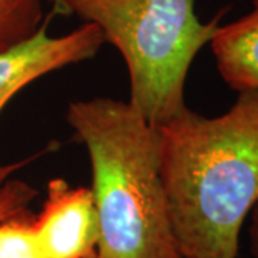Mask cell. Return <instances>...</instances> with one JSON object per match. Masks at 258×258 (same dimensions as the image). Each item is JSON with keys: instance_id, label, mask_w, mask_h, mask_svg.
Segmentation results:
<instances>
[{"instance_id": "cell-7", "label": "cell", "mask_w": 258, "mask_h": 258, "mask_svg": "<svg viewBox=\"0 0 258 258\" xmlns=\"http://www.w3.org/2000/svg\"><path fill=\"white\" fill-rule=\"evenodd\" d=\"M43 0H0V52L26 42L40 29Z\"/></svg>"}, {"instance_id": "cell-3", "label": "cell", "mask_w": 258, "mask_h": 258, "mask_svg": "<svg viewBox=\"0 0 258 258\" xmlns=\"http://www.w3.org/2000/svg\"><path fill=\"white\" fill-rule=\"evenodd\" d=\"M55 12L98 26L119 50L129 75L128 102L152 126L188 108L189 68L225 13L203 23L194 0H55Z\"/></svg>"}, {"instance_id": "cell-6", "label": "cell", "mask_w": 258, "mask_h": 258, "mask_svg": "<svg viewBox=\"0 0 258 258\" xmlns=\"http://www.w3.org/2000/svg\"><path fill=\"white\" fill-rule=\"evenodd\" d=\"M212 53L224 82L237 92H258V0L240 19L218 26Z\"/></svg>"}, {"instance_id": "cell-12", "label": "cell", "mask_w": 258, "mask_h": 258, "mask_svg": "<svg viewBox=\"0 0 258 258\" xmlns=\"http://www.w3.org/2000/svg\"><path fill=\"white\" fill-rule=\"evenodd\" d=\"M174 258H182V257H181V255H179V254H178V255H176V257H174ZM238 258H240V257H238Z\"/></svg>"}, {"instance_id": "cell-1", "label": "cell", "mask_w": 258, "mask_h": 258, "mask_svg": "<svg viewBox=\"0 0 258 258\" xmlns=\"http://www.w3.org/2000/svg\"><path fill=\"white\" fill-rule=\"evenodd\" d=\"M171 231L182 258H238L258 204V92H238L225 113L186 108L155 126Z\"/></svg>"}, {"instance_id": "cell-13", "label": "cell", "mask_w": 258, "mask_h": 258, "mask_svg": "<svg viewBox=\"0 0 258 258\" xmlns=\"http://www.w3.org/2000/svg\"><path fill=\"white\" fill-rule=\"evenodd\" d=\"M95 258H98V257H95Z\"/></svg>"}, {"instance_id": "cell-4", "label": "cell", "mask_w": 258, "mask_h": 258, "mask_svg": "<svg viewBox=\"0 0 258 258\" xmlns=\"http://www.w3.org/2000/svg\"><path fill=\"white\" fill-rule=\"evenodd\" d=\"M52 15L26 42L0 52V112L29 83L71 64L92 59L105 43L98 26L83 23L63 36H50Z\"/></svg>"}, {"instance_id": "cell-11", "label": "cell", "mask_w": 258, "mask_h": 258, "mask_svg": "<svg viewBox=\"0 0 258 258\" xmlns=\"http://www.w3.org/2000/svg\"><path fill=\"white\" fill-rule=\"evenodd\" d=\"M33 158L35 157L28 158V159H22V161H19V162H13V164H8V165H0V186L9 179V176L12 175V174H15V172H16L18 169H20L22 166L28 165Z\"/></svg>"}, {"instance_id": "cell-8", "label": "cell", "mask_w": 258, "mask_h": 258, "mask_svg": "<svg viewBox=\"0 0 258 258\" xmlns=\"http://www.w3.org/2000/svg\"><path fill=\"white\" fill-rule=\"evenodd\" d=\"M28 212L0 221V258H46Z\"/></svg>"}, {"instance_id": "cell-2", "label": "cell", "mask_w": 258, "mask_h": 258, "mask_svg": "<svg viewBox=\"0 0 258 258\" xmlns=\"http://www.w3.org/2000/svg\"><path fill=\"white\" fill-rule=\"evenodd\" d=\"M66 120L88 149L99 218L98 258H174L158 132L129 102L92 98Z\"/></svg>"}, {"instance_id": "cell-10", "label": "cell", "mask_w": 258, "mask_h": 258, "mask_svg": "<svg viewBox=\"0 0 258 258\" xmlns=\"http://www.w3.org/2000/svg\"><path fill=\"white\" fill-rule=\"evenodd\" d=\"M249 218H251L248 227L249 251L252 257L258 258V204L249 214Z\"/></svg>"}, {"instance_id": "cell-5", "label": "cell", "mask_w": 258, "mask_h": 258, "mask_svg": "<svg viewBox=\"0 0 258 258\" xmlns=\"http://www.w3.org/2000/svg\"><path fill=\"white\" fill-rule=\"evenodd\" d=\"M33 228L46 258L96 257L99 218L91 188L71 186L62 178L49 181Z\"/></svg>"}, {"instance_id": "cell-9", "label": "cell", "mask_w": 258, "mask_h": 258, "mask_svg": "<svg viewBox=\"0 0 258 258\" xmlns=\"http://www.w3.org/2000/svg\"><path fill=\"white\" fill-rule=\"evenodd\" d=\"M37 191L32 185L19 179H8L0 186V221L28 211Z\"/></svg>"}]
</instances>
